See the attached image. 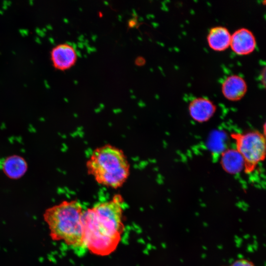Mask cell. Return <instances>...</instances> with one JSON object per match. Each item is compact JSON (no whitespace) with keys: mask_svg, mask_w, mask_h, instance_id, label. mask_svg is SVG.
I'll return each mask as SVG.
<instances>
[{"mask_svg":"<svg viewBox=\"0 0 266 266\" xmlns=\"http://www.w3.org/2000/svg\"><path fill=\"white\" fill-rule=\"evenodd\" d=\"M123 203L122 197L116 195L83 211L84 245L93 254L108 255L119 245L125 229Z\"/></svg>","mask_w":266,"mask_h":266,"instance_id":"1","label":"cell"},{"mask_svg":"<svg viewBox=\"0 0 266 266\" xmlns=\"http://www.w3.org/2000/svg\"><path fill=\"white\" fill-rule=\"evenodd\" d=\"M83 210L76 200H64L46 209L43 214L50 236L70 247H84L82 217Z\"/></svg>","mask_w":266,"mask_h":266,"instance_id":"2","label":"cell"},{"mask_svg":"<svg viewBox=\"0 0 266 266\" xmlns=\"http://www.w3.org/2000/svg\"><path fill=\"white\" fill-rule=\"evenodd\" d=\"M86 167L97 183L113 189L122 186L130 174V166L123 151L109 144L94 150Z\"/></svg>","mask_w":266,"mask_h":266,"instance_id":"3","label":"cell"},{"mask_svg":"<svg viewBox=\"0 0 266 266\" xmlns=\"http://www.w3.org/2000/svg\"><path fill=\"white\" fill-rule=\"evenodd\" d=\"M234 140L236 149L242 156L244 163L245 173L253 172L257 166L266 157V139L264 134L258 131L244 133H231Z\"/></svg>","mask_w":266,"mask_h":266,"instance_id":"4","label":"cell"},{"mask_svg":"<svg viewBox=\"0 0 266 266\" xmlns=\"http://www.w3.org/2000/svg\"><path fill=\"white\" fill-rule=\"evenodd\" d=\"M54 67L60 70H66L73 66L77 60V54L71 45L64 43L54 46L50 52Z\"/></svg>","mask_w":266,"mask_h":266,"instance_id":"5","label":"cell"},{"mask_svg":"<svg viewBox=\"0 0 266 266\" xmlns=\"http://www.w3.org/2000/svg\"><path fill=\"white\" fill-rule=\"evenodd\" d=\"M256 44L255 35L247 28L238 29L231 34L230 46L237 55L250 54L255 49Z\"/></svg>","mask_w":266,"mask_h":266,"instance_id":"6","label":"cell"},{"mask_svg":"<svg viewBox=\"0 0 266 266\" xmlns=\"http://www.w3.org/2000/svg\"><path fill=\"white\" fill-rule=\"evenodd\" d=\"M191 118L198 123L208 121L214 114L216 106L209 99L204 97L196 98L191 100L188 106Z\"/></svg>","mask_w":266,"mask_h":266,"instance_id":"7","label":"cell"},{"mask_svg":"<svg viewBox=\"0 0 266 266\" xmlns=\"http://www.w3.org/2000/svg\"><path fill=\"white\" fill-rule=\"evenodd\" d=\"M222 92L224 97L231 101H238L246 94L247 85L241 76L233 74L227 77L222 84Z\"/></svg>","mask_w":266,"mask_h":266,"instance_id":"8","label":"cell"},{"mask_svg":"<svg viewBox=\"0 0 266 266\" xmlns=\"http://www.w3.org/2000/svg\"><path fill=\"white\" fill-rule=\"evenodd\" d=\"M3 172L8 178L18 179L26 173L28 169V164L22 157L13 155L5 158L1 164Z\"/></svg>","mask_w":266,"mask_h":266,"instance_id":"9","label":"cell"},{"mask_svg":"<svg viewBox=\"0 0 266 266\" xmlns=\"http://www.w3.org/2000/svg\"><path fill=\"white\" fill-rule=\"evenodd\" d=\"M231 34L229 30L221 26L210 29L207 36L210 48L216 51H223L230 46Z\"/></svg>","mask_w":266,"mask_h":266,"instance_id":"10","label":"cell"},{"mask_svg":"<svg viewBox=\"0 0 266 266\" xmlns=\"http://www.w3.org/2000/svg\"><path fill=\"white\" fill-rule=\"evenodd\" d=\"M220 163L223 169L228 173L235 174L244 168V160L236 149H229L221 154Z\"/></svg>","mask_w":266,"mask_h":266,"instance_id":"11","label":"cell"},{"mask_svg":"<svg viewBox=\"0 0 266 266\" xmlns=\"http://www.w3.org/2000/svg\"><path fill=\"white\" fill-rule=\"evenodd\" d=\"M231 266H254V265L247 260L241 259L234 261Z\"/></svg>","mask_w":266,"mask_h":266,"instance_id":"12","label":"cell"}]
</instances>
